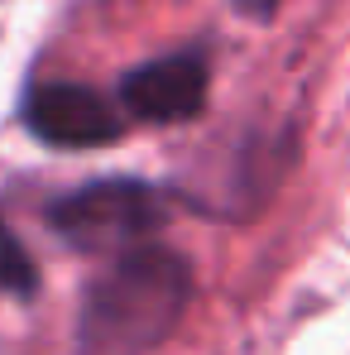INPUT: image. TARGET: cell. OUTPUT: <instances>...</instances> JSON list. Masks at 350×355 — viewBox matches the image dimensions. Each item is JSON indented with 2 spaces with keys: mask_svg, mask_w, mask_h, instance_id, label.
Returning a JSON list of instances; mask_svg holds the SVG:
<instances>
[{
  "mask_svg": "<svg viewBox=\"0 0 350 355\" xmlns=\"http://www.w3.org/2000/svg\"><path fill=\"white\" fill-rule=\"evenodd\" d=\"M192 269L177 250L134 245L87 288L77 317V355H149L187 312Z\"/></svg>",
  "mask_w": 350,
  "mask_h": 355,
  "instance_id": "obj_1",
  "label": "cell"
},
{
  "mask_svg": "<svg viewBox=\"0 0 350 355\" xmlns=\"http://www.w3.org/2000/svg\"><path fill=\"white\" fill-rule=\"evenodd\" d=\"M168 221L159 187L139 178H96L53 202L49 226L77 250H134Z\"/></svg>",
  "mask_w": 350,
  "mask_h": 355,
  "instance_id": "obj_2",
  "label": "cell"
},
{
  "mask_svg": "<svg viewBox=\"0 0 350 355\" xmlns=\"http://www.w3.org/2000/svg\"><path fill=\"white\" fill-rule=\"evenodd\" d=\"M24 125L53 149H96L120 139V116L106 96L77 82H39L24 96Z\"/></svg>",
  "mask_w": 350,
  "mask_h": 355,
  "instance_id": "obj_3",
  "label": "cell"
},
{
  "mask_svg": "<svg viewBox=\"0 0 350 355\" xmlns=\"http://www.w3.org/2000/svg\"><path fill=\"white\" fill-rule=\"evenodd\" d=\"M207 62L197 53H168V58H154L134 72H125L120 82V101L134 120H149V125H177V120H192L207 106Z\"/></svg>",
  "mask_w": 350,
  "mask_h": 355,
  "instance_id": "obj_4",
  "label": "cell"
},
{
  "mask_svg": "<svg viewBox=\"0 0 350 355\" xmlns=\"http://www.w3.org/2000/svg\"><path fill=\"white\" fill-rule=\"evenodd\" d=\"M39 288V269L29 259V250L19 245V236L0 221V293L10 297H29Z\"/></svg>",
  "mask_w": 350,
  "mask_h": 355,
  "instance_id": "obj_5",
  "label": "cell"
},
{
  "mask_svg": "<svg viewBox=\"0 0 350 355\" xmlns=\"http://www.w3.org/2000/svg\"><path fill=\"white\" fill-rule=\"evenodd\" d=\"M235 10H240V15H250V19H274L279 0H235Z\"/></svg>",
  "mask_w": 350,
  "mask_h": 355,
  "instance_id": "obj_6",
  "label": "cell"
}]
</instances>
